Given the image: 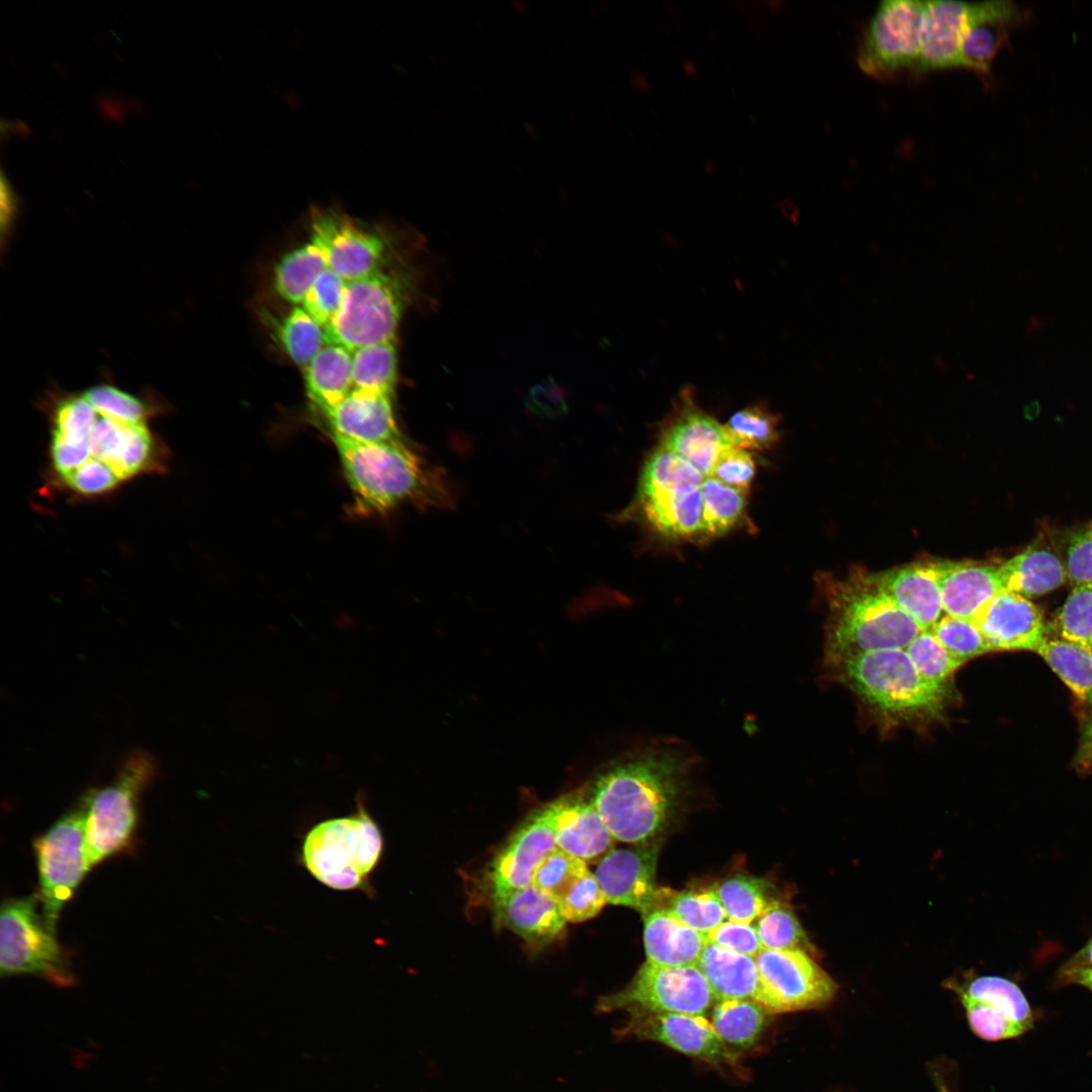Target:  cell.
<instances>
[{"label":"cell","instance_id":"e0dca14e","mask_svg":"<svg viewBox=\"0 0 1092 1092\" xmlns=\"http://www.w3.org/2000/svg\"><path fill=\"white\" fill-rule=\"evenodd\" d=\"M557 848L546 806L530 815L492 859L487 875L492 900L532 885L540 863Z\"/></svg>","mask_w":1092,"mask_h":1092},{"label":"cell","instance_id":"c3c4849f","mask_svg":"<svg viewBox=\"0 0 1092 1092\" xmlns=\"http://www.w3.org/2000/svg\"><path fill=\"white\" fill-rule=\"evenodd\" d=\"M346 286L342 277L327 268L309 288L301 306L325 329L339 312Z\"/></svg>","mask_w":1092,"mask_h":1092},{"label":"cell","instance_id":"e7e4bbea","mask_svg":"<svg viewBox=\"0 0 1092 1092\" xmlns=\"http://www.w3.org/2000/svg\"><path fill=\"white\" fill-rule=\"evenodd\" d=\"M935 1083L938 1088V1092H949L947 1086L944 1085L943 1081L940 1080L937 1075H935Z\"/></svg>","mask_w":1092,"mask_h":1092},{"label":"cell","instance_id":"f5cc1de1","mask_svg":"<svg viewBox=\"0 0 1092 1092\" xmlns=\"http://www.w3.org/2000/svg\"><path fill=\"white\" fill-rule=\"evenodd\" d=\"M755 464L744 449L728 446L720 454L711 476L732 487L745 490L753 479Z\"/></svg>","mask_w":1092,"mask_h":1092},{"label":"cell","instance_id":"8fae6325","mask_svg":"<svg viewBox=\"0 0 1092 1092\" xmlns=\"http://www.w3.org/2000/svg\"><path fill=\"white\" fill-rule=\"evenodd\" d=\"M717 1001L697 966L666 967L646 961L625 988L602 997L598 1009L707 1016Z\"/></svg>","mask_w":1092,"mask_h":1092},{"label":"cell","instance_id":"8992f818","mask_svg":"<svg viewBox=\"0 0 1092 1092\" xmlns=\"http://www.w3.org/2000/svg\"><path fill=\"white\" fill-rule=\"evenodd\" d=\"M705 477L684 458L656 448L643 467L636 500L647 524L670 539L702 535Z\"/></svg>","mask_w":1092,"mask_h":1092},{"label":"cell","instance_id":"ba28073f","mask_svg":"<svg viewBox=\"0 0 1092 1092\" xmlns=\"http://www.w3.org/2000/svg\"><path fill=\"white\" fill-rule=\"evenodd\" d=\"M407 299L405 280L382 269L347 282L341 308L325 328L327 344L354 352L368 345L395 342Z\"/></svg>","mask_w":1092,"mask_h":1092},{"label":"cell","instance_id":"4fadbf2b","mask_svg":"<svg viewBox=\"0 0 1092 1092\" xmlns=\"http://www.w3.org/2000/svg\"><path fill=\"white\" fill-rule=\"evenodd\" d=\"M948 988L960 997L972 1031L983 1039L1012 1038L1032 1027L1033 1014L1024 994L1005 978L982 976Z\"/></svg>","mask_w":1092,"mask_h":1092},{"label":"cell","instance_id":"e575fe53","mask_svg":"<svg viewBox=\"0 0 1092 1092\" xmlns=\"http://www.w3.org/2000/svg\"><path fill=\"white\" fill-rule=\"evenodd\" d=\"M328 268L324 251L312 240L288 252L278 262L274 272L277 293L297 305L317 277Z\"/></svg>","mask_w":1092,"mask_h":1092},{"label":"cell","instance_id":"cb8c5ba5","mask_svg":"<svg viewBox=\"0 0 1092 1092\" xmlns=\"http://www.w3.org/2000/svg\"><path fill=\"white\" fill-rule=\"evenodd\" d=\"M557 847L585 862L600 861L616 840L592 799L564 796L547 805Z\"/></svg>","mask_w":1092,"mask_h":1092},{"label":"cell","instance_id":"3957f363","mask_svg":"<svg viewBox=\"0 0 1092 1092\" xmlns=\"http://www.w3.org/2000/svg\"><path fill=\"white\" fill-rule=\"evenodd\" d=\"M829 607L827 656L833 663L882 649H905L922 631L882 589L876 573L855 570L823 580Z\"/></svg>","mask_w":1092,"mask_h":1092},{"label":"cell","instance_id":"1f68e13d","mask_svg":"<svg viewBox=\"0 0 1092 1092\" xmlns=\"http://www.w3.org/2000/svg\"><path fill=\"white\" fill-rule=\"evenodd\" d=\"M352 353L343 346L327 344L304 367L307 396L324 415L353 389Z\"/></svg>","mask_w":1092,"mask_h":1092},{"label":"cell","instance_id":"6da1fadb","mask_svg":"<svg viewBox=\"0 0 1092 1092\" xmlns=\"http://www.w3.org/2000/svg\"><path fill=\"white\" fill-rule=\"evenodd\" d=\"M696 766L678 745L652 744L600 775L590 799L616 840L639 845L662 829Z\"/></svg>","mask_w":1092,"mask_h":1092},{"label":"cell","instance_id":"d6986e66","mask_svg":"<svg viewBox=\"0 0 1092 1092\" xmlns=\"http://www.w3.org/2000/svg\"><path fill=\"white\" fill-rule=\"evenodd\" d=\"M660 446L711 476L720 454L730 443L724 427L701 410L691 389L685 388L662 430Z\"/></svg>","mask_w":1092,"mask_h":1092},{"label":"cell","instance_id":"60d3db41","mask_svg":"<svg viewBox=\"0 0 1092 1092\" xmlns=\"http://www.w3.org/2000/svg\"><path fill=\"white\" fill-rule=\"evenodd\" d=\"M730 445L749 450H765L779 437L777 417L760 405L746 406L723 426Z\"/></svg>","mask_w":1092,"mask_h":1092},{"label":"cell","instance_id":"5bb4252c","mask_svg":"<svg viewBox=\"0 0 1092 1092\" xmlns=\"http://www.w3.org/2000/svg\"><path fill=\"white\" fill-rule=\"evenodd\" d=\"M310 229V240L324 251L328 268L346 282L381 270L387 251L381 234L367 230L334 209L315 210Z\"/></svg>","mask_w":1092,"mask_h":1092},{"label":"cell","instance_id":"11a10c76","mask_svg":"<svg viewBox=\"0 0 1092 1092\" xmlns=\"http://www.w3.org/2000/svg\"><path fill=\"white\" fill-rule=\"evenodd\" d=\"M528 406L536 414L557 416L566 410L564 395L553 380H546L531 388Z\"/></svg>","mask_w":1092,"mask_h":1092},{"label":"cell","instance_id":"bcb514c9","mask_svg":"<svg viewBox=\"0 0 1092 1092\" xmlns=\"http://www.w3.org/2000/svg\"><path fill=\"white\" fill-rule=\"evenodd\" d=\"M1061 639L1092 649V583L1073 586L1056 619Z\"/></svg>","mask_w":1092,"mask_h":1092},{"label":"cell","instance_id":"52a82bcc","mask_svg":"<svg viewBox=\"0 0 1092 1092\" xmlns=\"http://www.w3.org/2000/svg\"><path fill=\"white\" fill-rule=\"evenodd\" d=\"M157 770L146 751L130 753L114 779L88 792L85 846L90 868L128 848L139 819V803Z\"/></svg>","mask_w":1092,"mask_h":1092},{"label":"cell","instance_id":"7402d4cb","mask_svg":"<svg viewBox=\"0 0 1092 1092\" xmlns=\"http://www.w3.org/2000/svg\"><path fill=\"white\" fill-rule=\"evenodd\" d=\"M973 621L992 651L1037 652L1046 640L1041 611L1027 598L1015 593H1001Z\"/></svg>","mask_w":1092,"mask_h":1092},{"label":"cell","instance_id":"30bf717a","mask_svg":"<svg viewBox=\"0 0 1092 1092\" xmlns=\"http://www.w3.org/2000/svg\"><path fill=\"white\" fill-rule=\"evenodd\" d=\"M87 803L88 793L33 843L41 914L55 933L63 907L91 869L85 846Z\"/></svg>","mask_w":1092,"mask_h":1092},{"label":"cell","instance_id":"681fc988","mask_svg":"<svg viewBox=\"0 0 1092 1092\" xmlns=\"http://www.w3.org/2000/svg\"><path fill=\"white\" fill-rule=\"evenodd\" d=\"M608 903L594 873L587 872L558 904L568 922H582L597 916Z\"/></svg>","mask_w":1092,"mask_h":1092},{"label":"cell","instance_id":"277c9868","mask_svg":"<svg viewBox=\"0 0 1092 1092\" xmlns=\"http://www.w3.org/2000/svg\"><path fill=\"white\" fill-rule=\"evenodd\" d=\"M837 664L848 687L890 719H928L938 716L944 707L946 689L925 680L905 649L866 652Z\"/></svg>","mask_w":1092,"mask_h":1092},{"label":"cell","instance_id":"f546056e","mask_svg":"<svg viewBox=\"0 0 1092 1092\" xmlns=\"http://www.w3.org/2000/svg\"><path fill=\"white\" fill-rule=\"evenodd\" d=\"M647 962L666 967L697 966L708 943L706 934L659 909L642 914Z\"/></svg>","mask_w":1092,"mask_h":1092},{"label":"cell","instance_id":"91938a15","mask_svg":"<svg viewBox=\"0 0 1092 1092\" xmlns=\"http://www.w3.org/2000/svg\"><path fill=\"white\" fill-rule=\"evenodd\" d=\"M1068 964L1092 969V938L1068 962Z\"/></svg>","mask_w":1092,"mask_h":1092},{"label":"cell","instance_id":"7bdbcfd3","mask_svg":"<svg viewBox=\"0 0 1092 1092\" xmlns=\"http://www.w3.org/2000/svg\"><path fill=\"white\" fill-rule=\"evenodd\" d=\"M905 651L919 674L940 688H947V681L963 664L948 653L930 630H922Z\"/></svg>","mask_w":1092,"mask_h":1092},{"label":"cell","instance_id":"816d5d0a","mask_svg":"<svg viewBox=\"0 0 1092 1092\" xmlns=\"http://www.w3.org/2000/svg\"><path fill=\"white\" fill-rule=\"evenodd\" d=\"M709 942L755 958L763 946L752 924L727 919L706 934Z\"/></svg>","mask_w":1092,"mask_h":1092},{"label":"cell","instance_id":"836d02e7","mask_svg":"<svg viewBox=\"0 0 1092 1092\" xmlns=\"http://www.w3.org/2000/svg\"><path fill=\"white\" fill-rule=\"evenodd\" d=\"M653 909L664 910L684 924L704 934L727 920L725 910L714 889L677 892L668 888H657L647 911Z\"/></svg>","mask_w":1092,"mask_h":1092},{"label":"cell","instance_id":"ffe728a7","mask_svg":"<svg viewBox=\"0 0 1092 1092\" xmlns=\"http://www.w3.org/2000/svg\"><path fill=\"white\" fill-rule=\"evenodd\" d=\"M1031 17L1027 8L1012 1L969 3L961 46L960 67L990 75L997 52L1009 40L1010 30Z\"/></svg>","mask_w":1092,"mask_h":1092},{"label":"cell","instance_id":"d6a6232c","mask_svg":"<svg viewBox=\"0 0 1092 1092\" xmlns=\"http://www.w3.org/2000/svg\"><path fill=\"white\" fill-rule=\"evenodd\" d=\"M771 1015L751 1000H720L711 1011V1024L721 1041L733 1053L752 1048Z\"/></svg>","mask_w":1092,"mask_h":1092},{"label":"cell","instance_id":"680465c9","mask_svg":"<svg viewBox=\"0 0 1092 1092\" xmlns=\"http://www.w3.org/2000/svg\"><path fill=\"white\" fill-rule=\"evenodd\" d=\"M1060 981L1064 984L1084 986L1092 991V969L1066 964L1060 972Z\"/></svg>","mask_w":1092,"mask_h":1092},{"label":"cell","instance_id":"5b68a950","mask_svg":"<svg viewBox=\"0 0 1092 1092\" xmlns=\"http://www.w3.org/2000/svg\"><path fill=\"white\" fill-rule=\"evenodd\" d=\"M383 836L362 802L348 816L323 820L305 834L302 866L318 883L338 891L363 889L383 852Z\"/></svg>","mask_w":1092,"mask_h":1092},{"label":"cell","instance_id":"d4e9b609","mask_svg":"<svg viewBox=\"0 0 1092 1092\" xmlns=\"http://www.w3.org/2000/svg\"><path fill=\"white\" fill-rule=\"evenodd\" d=\"M940 575V560H929L876 573V578L922 630H930L943 612Z\"/></svg>","mask_w":1092,"mask_h":1092},{"label":"cell","instance_id":"9c48e42d","mask_svg":"<svg viewBox=\"0 0 1092 1092\" xmlns=\"http://www.w3.org/2000/svg\"><path fill=\"white\" fill-rule=\"evenodd\" d=\"M38 893L3 901L0 912L1 976L34 975L61 986L74 984L70 962L56 933L37 911Z\"/></svg>","mask_w":1092,"mask_h":1092},{"label":"cell","instance_id":"7a4b0ae2","mask_svg":"<svg viewBox=\"0 0 1092 1092\" xmlns=\"http://www.w3.org/2000/svg\"><path fill=\"white\" fill-rule=\"evenodd\" d=\"M345 477L366 509L387 512L413 503L451 508L453 497L443 473L429 467L404 443H361L332 435Z\"/></svg>","mask_w":1092,"mask_h":1092},{"label":"cell","instance_id":"74e56055","mask_svg":"<svg viewBox=\"0 0 1092 1092\" xmlns=\"http://www.w3.org/2000/svg\"><path fill=\"white\" fill-rule=\"evenodd\" d=\"M727 915V919L751 924L757 920L778 899L772 895L769 883L756 877L735 875L714 888Z\"/></svg>","mask_w":1092,"mask_h":1092},{"label":"cell","instance_id":"83f0119b","mask_svg":"<svg viewBox=\"0 0 1092 1092\" xmlns=\"http://www.w3.org/2000/svg\"><path fill=\"white\" fill-rule=\"evenodd\" d=\"M940 569L945 615L973 621L989 602L1006 592L999 565L940 560Z\"/></svg>","mask_w":1092,"mask_h":1092},{"label":"cell","instance_id":"44dd1931","mask_svg":"<svg viewBox=\"0 0 1092 1092\" xmlns=\"http://www.w3.org/2000/svg\"><path fill=\"white\" fill-rule=\"evenodd\" d=\"M658 848L638 845L612 849L600 861L595 876L608 903L633 908L644 914L656 892Z\"/></svg>","mask_w":1092,"mask_h":1092},{"label":"cell","instance_id":"603a6c76","mask_svg":"<svg viewBox=\"0 0 1092 1092\" xmlns=\"http://www.w3.org/2000/svg\"><path fill=\"white\" fill-rule=\"evenodd\" d=\"M697 967L720 1000H751L770 1014L783 1013L782 1006L763 980L755 959L709 942Z\"/></svg>","mask_w":1092,"mask_h":1092},{"label":"cell","instance_id":"94428289","mask_svg":"<svg viewBox=\"0 0 1092 1092\" xmlns=\"http://www.w3.org/2000/svg\"><path fill=\"white\" fill-rule=\"evenodd\" d=\"M630 82L632 86L641 93H649L651 86L647 77L641 71H635L632 73Z\"/></svg>","mask_w":1092,"mask_h":1092},{"label":"cell","instance_id":"b9f144b4","mask_svg":"<svg viewBox=\"0 0 1092 1092\" xmlns=\"http://www.w3.org/2000/svg\"><path fill=\"white\" fill-rule=\"evenodd\" d=\"M763 948L811 950L809 939L792 908L775 902L754 925Z\"/></svg>","mask_w":1092,"mask_h":1092},{"label":"cell","instance_id":"7dc6e473","mask_svg":"<svg viewBox=\"0 0 1092 1092\" xmlns=\"http://www.w3.org/2000/svg\"><path fill=\"white\" fill-rule=\"evenodd\" d=\"M82 393L99 413L126 424H148L154 413L146 400L111 383H99Z\"/></svg>","mask_w":1092,"mask_h":1092},{"label":"cell","instance_id":"4dcf8cb0","mask_svg":"<svg viewBox=\"0 0 1092 1092\" xmlns=\"http://www.w3.org/2000/svg\"><path fill=\"white\" fill-rule=\"evenodd\" d=\"M999 570L1005 590L1025 598L1054 590L1067 578L1066 567L1059 556L1049 548L1036 545L1003 562Z\"/></svg>","mask_w":1092,"mask_h":1092},{"label":"cell","instance_id":"ab89813d","mask_svg":"<svg viewBox=\"0 0 1092 1092\" xmlns=\"http://www.w3.org/2000/svg\"><path fill=\"white\" fill-rule=\"evenodd\" d=\"M278 337L289 358L303 368L327 345L325 329L301 305L282 320Z\"/></svg>","mask_w":1092,"mask_h":1092},{"label":"cell","instance_id":"ac0fdd59","mask_svg":"<svg viewBox=\"0 0 1092 1092\" xmlns=\"http://www.w3.org/2000/svg\"><path fill=\"white\" fill-rule=\"evenodd\" d=\"M84 432L90 460L109 466L122 482L160 464V446L148 424H126L96 410Z\"/></svg>","mask_w":1092,"mask_h":1092},{"label":"cell","instance_id":"7c38bea8","mask_svg":"<svg viewBox=\"0 0 1092 1092\" xmlns=\"http://www.w3.org/2000/svg\"><path fill=\"white\" fill-rule=\"evenodd\" d=\"M924 1H883L868 24L857 49L866 74L889 78L905 69L917 71Z\"/></svg>","mask_w":1092,"mask_h":1092},{"label":"cell","instance_id":"d590c367","mask_svg":"<svg viewBox=\"0 0 1092 1092\" xmlns=\"http://www.w3.org/2000/svg\"><path fill=\"white\" fill-rule=\"evenodd\" d=\"M1037 653L1083 702L1092 705V649L1064 639H1046Z\"/></svg>","mask_w":1092,"mask_h":1092},{"label":"cell","instance_id":"4316f807","mask_svg":"<svg viewBox=\"0 0 1092 1092\" xmlns=\"http://www.w3.org/2000/svg\"><path fill=\"white\" fill-rule=\"evenodd\" d=\"M495 917L532 946L557 940L565 930L558 903L534 885L493 901Z\"/></svg>","mask_w":1092,"mask_h":1092},{"label":"cell","instance_id":"2e32d148","mask_svg":"<svg viewBox=\"0 0 1092 1092\" xmlns=\"http://www.w3.org/2000/svg\"><path fill=\"white\" fill-rule=\"evenodd\" d=\"M622 1033L662 1043L714 1066H733L737 1060L702 1015L629 1012Z\"/></svg>","mask_w":1092,"mask_h":1092},{"label":"cell","instance_id":"9f6ffc18","mask_svg":"<svg viewBox=\"0 0 1092 1092\" xmlns=\"http://www.w3.org/2000/svg\"><path fill=\"white\" fill-rule=\"evenodd\" d=\"M0 192H1V195H0V197H1V229H2V233L4 234L5 230L7 232H9V230L12 228L13 222H14L15 217H16V213L18 211L17 196L14 193V191H13L11 185H10L9 180L4 175V173H2V175H1Z\"/></svg>","mask_w":1092,"mask_h":1092},{"label":"cell","instance_id":"484cf974","mask_svg":"<svg viewBox=\"0 0 1092 1092\" xmlns=\"http://www.w3.org/2000/svg\"><path fill=\"white\" fill-rule=\"evenodd\" d=\"M392 399L384 394L352 389L340 404L325 415L332 435L361 443L403 441Z\"/></svg>","mask_w":1092,"mask_h":1092},{"label":"cell","instance_id":"6125c7cd","mask_svg":"<svg viewBox=\"0 0 1092 1092\" xmlns=\"http://www.w3.org/2000/svg\"><path fill=\"white\" fill-rule=\"evenodd\" d=\"M681 68L688 77H695L698 73V67L696 63L689 59L682 61Z\"/></svg>","mask_w":1092,"mask_h":1092},{"label":"cell","instance_id":"f6af8a7d","mask_svg":"<svg viewBox=\"0 0 1092 1092\" xmlns=\"http://www.w3.org/2000/svg\"><path fill=\"white\" fill-rule=\"evenodd\" d=\"M930 631L948 653L963 664L992 651L972 620L944 615Z\"/></svg>","mask_w":1092,"mask_h":1092},{"label":"cell","instance_id":"9a60e30c","mask_svg":"<svg viewBox=\"0 0 1092 1092\" xmlns=\"http://www.w3.org/2000/svg\"><path fill=\"white\" fill-rule=\"evenodd\" d=\"M754 959L783 1013L821 1009L836 996V982L803 949L763 948Z\"/></svg>","mask_w":1092,"mask_h":1092},{"label":"cell","instance_id":"f1b7e54d","mask_svg":"<svg viewBox=\"0 0 1092 1092\" xmlns=\"http://www.w3.org/2000/svg\"><path fill=\"white\" fill-rule=\"evenodd\" d=\"M968 9L969 2L924 1L920 26V58L916 72L960 67Z\"/></svg>","mask_w":1092,"mask_h":1092},{"label":"cell","instance_id":"be15d7a7","mask_svg":"<svg viewBox=\"0 0 1092 1092\" xmlns=\"http://www.w3.org/2000/svg\"><path fill=\"white\" fill-rule=\"evenodd\" d=\"M704 169L708 174H714L716 171V165L713 161H706L704 163Z\"/></svg>","mask_w":1092,"mask_h":1092},{"label":"cell","instance_id":"ee69618b","mask_svg":"<svg viewBox=\"0 0 1092 1092\" xmlns=\"http://www.w3.org/2000/svg\"><path fill=\"white\" fill-rule=\"evenodd\" d=\"M588 871L585 861L557 848L540 863L532 885L559 904Z\"/></svg>","mask_w":1092,"mask_h":1092},{"label":"cell","instance_id":"6f0895ef","mask_svg":"<svg viewBox=\"0 0 1092 1092\" xmlns=\"http://www.w3.org/2000/svg\"><path fill=\"white\" fill-rule=\"evenodd\" d=\"M1075 761L1077 767L1083 771H1092V715L1082 729Z\"/></svg>","mask_w":1092,"mask_h":1092},{"label":"cell","instance_id":"f907efd6","mask_svg":"<svg viewBox=\"0 0 1092 1092\" xmlns=\"http://www.w3.org/2000/svg\"><path fill=\"white\" fill-rule=\"evenodd\" d=\"M62 481L74 493L82 495L107 493L122 482L109 466L94 460L86 462Z\"/></svg>","mask_w":1092,"mask_h":1092},{"label":"cell","instance_id":"8d00e7d4","mask_svg":"<svg viewBox=\"0 0 1092 1092\" xmlns=\"http://www.w3.org/2000/svg\"><path fill=\"white\" fill-rule=\"evenodd\" d=\"M397 381L395 342L368 345L352 353L353 389L394 396Z\"/></svg>","mask_w":1092,"mask_h":1092},{"label":"cell","instance_id":"db71d44e","mask_svg":"<svg viewBox=\"0 0 1092 1092\" xmlns=\"http://www.w3.org/2000/svg\"><path fill=\"white\" fill-rule=\"evenodd\" d=\"M1065 567L1073 586L1092 583V522L1070 537Z\"/></svg>","mask_w":1092,"mask_h":1092},{"label":"cell","instance_id":"f35d334b","mask_svg":"<svg viewBox=\"0 0 1092 1092\" xmlns=\"http://www.w3.org/2000/svg\"><path fill=\"white\" fill-rule=\"evenodd\" d=\"M702 535L720 536L734 528L744 517V490L732 487L713 476H706L702 485Z\"/></svg>","mask_w":1092,"mask_h":1092}]
</instances>
